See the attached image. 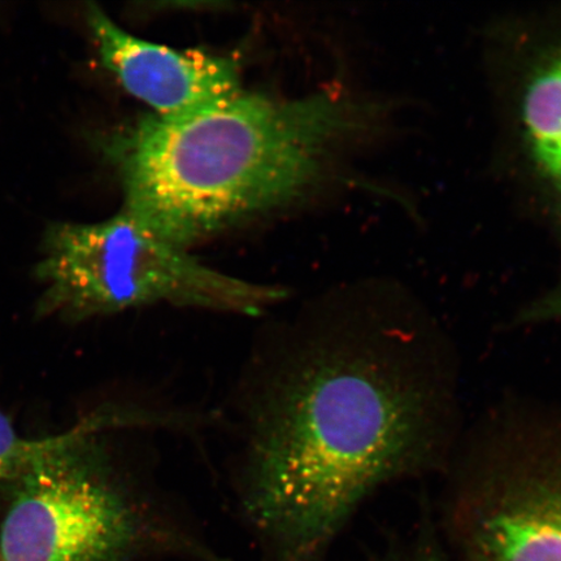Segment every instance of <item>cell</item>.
<instances>
[{
    "label": "cell",
    "instance_id": "1",
    "mask_svg": "<svg viewBox=\"0 0 561 561\" xmlns=\"http://www.w3.org/2000/svg\"><path fill=\"white\" fill-rule=\"evenodd\" d=\"M244 405L240 506L257 561H321L376 490L444 474L465 427L458 354L416 305L298 322Z\"/></svg>",
    "mask_w": 561,
    "mask_h": 561
},
{
    "label": "cell",
    "instance_id": "2",
    "mask_svg": "<svg viewBox=\"0 0 561 561\" xmlns=\"http://www.w3.org/2000/svg\"><path fill=\"white\" fill-rule=\"evenodd\" d=\"M332 94H238L188 117H145L96 139L121 179L126 213L179 248L290 205L318 184L355 130Z\"/></svg>",
    "mask_w": 561,
    "mask_h": 561
},
{
    "label": "cell",
    "instance_id": "3",
    "mask_svg": "<svg viewBox=\"0 0 561 561\" xmlns=\"http://www.w3.org/2000/svg\"><path fill=\"white\" fill-rule=\"evenodd\" d=\"M125 415L104 413L72 444L13 481L0 561H237L186 530L114 472L96 444Z\"/></svg>",
    "mask_w": 561,
    "mask_h": 561
},
{
    "label": "cell",
    "instance_id": "4",
    "mask_svg": "<svg viewBox=\"0 0 561 561\" xmlns=\"http://www.w3.org/2000/svg\"><path fill=\"white\" fill-rule=\"evenodd\" d=\"M442 477L476 561H561V404L491 407L462 433Z\"/></svg>",
    "mask_w": 561,
    "mask_h": 561
},
{
    "label": "cell",
    "instance_id": "5",
    "mask_svg": "<svg viewBox=\"0 0 561 561\" xmlns=\"http://www.w3.org/2000/svg\"><path fill=\"white\" fill-rule=\"evenodd\" d=\"M35 273L45 285L39 312L70 321L157 305L259 316L286 297L209 268L125 209L95 224H51Z\"/></svg>",
    "mask_w": 561,
    "mask_h": 561
},
{
    "label": "cell",
    "instance_id": "6",
    "mask_svg": "<svg viewBox=\"0 0 561 561\" xmlns=\"http://www.w3.org/2000/svg\"><path fill=\"white\" fill-rule=\"evenodd\" d=\"M87 18L103 67L158 117L193 116L242 93L234 60L135 37L95 4H89Z\"/></svg>",
    "mask_w": 561,
    "mask_h": 561
},
{
    "label": "cell",
    "instance_id": "7",
    "mask_svg": "<svg viewBox=\"0 0 561 561\" xmlns=\"http://www.w3.org/2000/svg\"><path fill=\"white\" fill-rule=\"evenodd\" d=\"M523 121L533 156L561 193V56L531 77L525 90Z\"/></svg>",
    "mask_w": 561,
    "mask_h": 561
},
{
    "label": "cell",
    "instance_id": "8",
    "mask_svg": "<svg viewBox=\"0 0 561 561\" xmlns=\"http://www.w3.org/2000/svg\"><path fill=\"white\" fill-rule=\"evenodd\" d=\"M102 415L83 420L60 436L26 439L16 432L11 420L0 411V481L13 480L35 460L72 444L100 421Z\"/></svg>",
    "mask_w": 561,
    "mask_h": 561
},
{
    "label": "cell",
    "instance_id": "9",
    "mask_svg": "<svg viewBox=\"0 0 561 561\" xmlns=\"http://www.w3.org/2000/svg\"><path fill=\"white\" fill-rule=\"evenodd\" d=\"M512 324L520 328L561 327V278L551 290L517 312Z\"/></svg>",
    "mask_w": 561,
    "mask_h": 561
},
{
    "label": "cell",
    "instance_id": "10",
    "mask_svg": "<svg viewBox=\"0 0 561 561\" xmlns=\"http://www.w3.org/2000/svg\"><path fill=\"white\" fill-rule=\"evenodd\" d=\"M430 530L426 526L416 542L391 561H450Z\"/></svg>",
    "mask_w": 561,
    "mask_h": 561
}]
</instances>
